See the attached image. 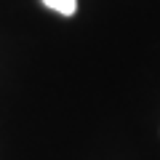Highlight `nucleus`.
<instances>
[{"label": "nucleus", "mask_w": 160, "mask_h": 160, "mask_svg": "<svg viewBox=\"0 0 160 160\" xmlns=\"http://www.w3.org/2000/svg\"><path fill=\"white\" fill-rule=\"evenodd\" d=\"M43 3L62 16H75V11H78V0H43Z\"/></svg>", "instance_id": "obj_1"}]
</instances>
